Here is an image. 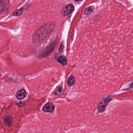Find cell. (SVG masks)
Listing matches in <instances>:
<instances>
[{"instance_id": "7", "label": "cell", "mask_w": 133, "mask_h": 133, "mask_svg": "<svg viewBox=\"0 0 133 133\" xmlns=\"http://www.w3.org/2000/svg\"><path fill=\"white\" fill-rule=\"evenodd\" d=\"M16 96L18 99H23L26 96V91H25V90L24 89H22L19 90L17 92Z\"/></svg>"}, {"instance_id": "9", "label": "cell", "mask_w": 133, "mask_h": 133, "mask_svg": "<svg viewBox=\"0 0 133 133\" xmlns=\"http://www.w3.org/2000/svg\"><path fill=\"white\" fill-rule=\"evenodd\" d=\"M75 82V78L73 76L71 75L70 76L68 80V84L69 85V86H71L72 85H73L74 84Z\"/></svg>"}, {"instance_id": "15", "label": "cell", "mask_w": 133, "mask_h": 133, "mask_svg": "<svg viewBox=\"0 0 133 133\" xmlns=\"http://www.w3.org/2000/svg\"><path fill=\"white\" fill-rule=\"evenodd\" d=\"M74 1H81V0H74Z\"/></svg>"}, {"instance_id": "8", "label": "cell", "mask_w": 133, "mask_h": 133, "mask_svg": "<svg viewBox=\"0 0 133 133\" xmlns=\"http://www.w3.org/2000/svg\"><path fill=\"white\" fill-rule=\"evenodd\" d=\"M57 61L62 65H65L67 63V59L63 56L59 57L57 59Z\"/></svg>"}, {"instance_id": "4", "label": "cell", "mask_w": 133, "mask_h": 133, "mask_svg": "<svg viewBox=\"0 0 133 133\" xmlns=\"http://www.w3.org/2000/svg\"><path fill=\"white\" fill-rule=\"evenodd\" d=\"M8 0H0V14L8 8Z\"/></svg>"}, {"instance_id": "11", "label": "cell", "mask_w": 133, "mask_h": 133, "mask_svg": "<svg viewBox=\"0 0 133 133\" xmlns=\"http://www.w3.org/2000/svg\"><path fill=\"white\" fill-rule=\"evenodd\" d=\"M62 91V88L61 87H58L55 91V93L57 95H59L60 94Z\"/></svg>"}, {"instance_id": "3", "label": "cell", "mask_w": 133, "mask_h": 133, "mask_svg": "<svg viewBox=\"0 0 133 133\" xmlns=\"http://www.w3.org/2000/svg\"><path fill=\"white\" fill-rule=\"evenodd\" d=\"M111 100V97H109L106 98L105 99L102 100L100 103L98 105V111L100 112H102L104 111L105 107L107 106V105L108 104V103H109V102Z\"/></svg>"}, {"instance_id": "6", "label": "cell", "mask_w": 133, "mask_h": 133, "mask_svg": "<svg viewBox=\"0 0 133 133\" xmlns=\"http://www.w3.org/2000/svg\"><path fill=\"white\" fill-rule=\"evenodd\" d=\"M54 109V105L51 103H47L43 108V110L46 112H52Z\"/></svg>"}, {"instance_id": "10", "label": "cell", "mask_w": 133, "mask_h": 133, "mask_svg": "<svg viewBox=\"0 0 133 133\" xmlns=\"http://www.w3.org/2000/svg\"><path fill=\"white\" fill-rule=\"evenodd\" d=\"M93 10V8L92 7H89L88 8H87L84 11V14L85 15H88L90 13H91L92 12V11Z\"/></svg>"}, {"instance_id": "14", "label": "cell", "mask_w": 133, "mask_h": 133, "mask_svg": "<svg viewBox=\"0 0 133 133\" xmlns=\"http://www.w3.org/2000/svg\"><path fill=\"white\" fill-rule=\"evenodd\" d=\"M130 88H133V83H132V85L130 86Z\"/></svg>"}, {"instance_id": "1", "label": "cell", "mask_w": 133, "mask_h": 133, "mask_svg": "<svg viewBox=\"0 0 133 133\" xmlns=\"http://www.w3.org/2000/svg\"><path fill=\"white\" fill-rule=\"evenodd\" d=\"M54 27V24L51 22L42 25L34 33L32 37L33 43L35 44H40L44 42L48 37Z\"/></svg>"}, {"instance_id": "2", "label": "cell", "mask_w": 133, "mask_h": 133, "mask_svg": "<svg viewBox=\"0 0 133 133\" xmlns=\"http://www.w3.org/2000/svg\"><path fill=\"white\" fill-rule=\"evenodd\" d=\"M56 45V42L54 41L52 42H51L50 44H49L47 47L42 52H41V55L43 57L44 56H46L47 55H49L51 51H52V50H53V49L54 48L55 46Z\"/></svg>"}, {"instance_id": "13", "label": "cell", "mask_w": 133, "mask_h": 133, "mask_svg": "<svg viewBox=\"0 0 133 133\" xmlns=\"http://www.w3.org/2000/svg\"><path fill=\"white\" fill-rule=\"evenodd\" d=\"M63 45H61V46L60 47V49H59V51H62V49H63Z\"/></svg>"}, {"instance_id": "5", "label": "cell", "mask_w": 133, "mask_h": 133, "mask_svg": "<svg viewBox=\"0 0 133 133\" xmlns=\"http://www.w3.org/2000/svg\"><path fill=\"white\" fill-rule=\"evenodd\" d=\"M74 9V7L72 5L69 4L66 5L63 9V14L64 16H67L70 14Z\"/></svg>"}, {"instance_id": "12", "label": "cell", "mask_w": 133, "mask_h": 133, "mask_svg": "<svg viewBox=\"0 0 133 133\" xmlns=\"http://www.w3.org/2000/svg\"><path fill=\"white\" fill-rule=\"evenodd\" d=\"M22 9H18L16 11H15L14 13V15L15 16H19L20 15H21L22 14Z\"/></svg>"}]
</instances>
